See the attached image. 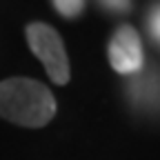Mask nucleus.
I'll list each match as a JSON object with an SVG mask.
<instances>
[{"label":"nucleus","instance_id":"f257e3e1","mask_svg":"<svg viewBox=\"0 0 160 160\" xmlns=\"http://www.w3.org/2000/svg\"><path fill=\"white\" fill-rule=\"evenodd\" d=\"M0 116L20 127H45L56 116V98L38 80L9 78L0 82Z\"/></svg>","mask_w":160,"mask_h":160},{"label":"nucleus","instance_id":"f03ea898","mask_svg":"<svg viewBox=\"0 0 160 160\" xmlns=\"http://www.w3.org/2000/svg\"><path fill=\"white\" fill-rule=\"evenodd\" d=\"M27 42L38 60L45 65L49 78L58 85L69 82V58L58 31L42 22H31L27 27Z\"/></svg>","mask_w":160,"mask_h":160},{"label":"nucleus","instance_id":"7ed1b4c3","mask_svg":"<svg viewBox=\"0 0 160 160\" xmlns=\"http://www.w3.org/2000/svg\"><path fill=\"white\" fill-rule=\"evenodd\" d=\"M142 45L140 36L131 27H120L109 42V62L118 73H136L142 67Z\"/></svg>","mask_w":160,"mask_h":160},{"label":"nucleus","instance_id":"20e7f679","mask_svg":"<svg viewBox=\"0 0 160 160\" xmlns=\"http://www.w3.org/2000/svg\"><path fill=\"white\" fill-rule=\"evenodd\" d=\"M53 5L65 18H76V16L82 13L85 0H53Z\"/></svg>","mask_w":160,"mask_h":160},{"label":"nucleus","instance_id":"39448f33","mask_svg":"<svg viewBox=\"0 0 160 160\" xmlns=\"http://www.w3.org/2000/svg\"><path fill=\"white\" fill-rule=\"evenodd\" d=\"M149 33L153 36V40L160 45V5L151 9L149 13Z\"/></svg>","mask_w":160,"mask_h":160},{"label":"nucleus","instance_id":"423d86ee","mask_svg":"<svg viewBox=\"0 0 160 160\" xmlns=\"http://www.w3.org/2000/svg\"><path fill=\"white\" fill-rule=\"evenodd\" d=\"M102 2L109 7V9H116V11H122L131 5V0H102Z\"/></svg>","mask_w":160,"mask_h":160}]
</instances>
